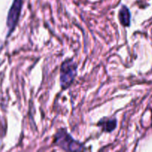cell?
<instances>
[{
	"label": "cell",
	"instance_id": "6da1fadb",
	"mask_svg": "<svg viewBox=\"0 0 152 152\" xmlns=\"http://www.w3.org/2000/svg\"><path fill=\"white\" fill-rule=\"evenodd\" d=\"M54 144L65 151H83L85 146L82 142L74 140L64 129L58 131L54 136Z\"/></svg>",
	"mask_w": 152,
	"mask_h": 152
},
{
	"label": "cell",
	"instance_id": "7a4b0ae2",
	"mask_svg": "<svg viewBox=\"0 0 152 152\" xmlns=\"http://www.w3.org/2000/svg\"><path fill=\"white\" fill-rule=\"evenodd\" d=\"M77 64L73 59H67L62 62L60 68V86L62 89H67L71 86L77 76Z\"/></svg>",
	"mask_w": 152,
	"mask_h": 152
},
{
	"label": "cell",
	"instance_id": "5b68a950",
	"mask_svg": "<svg viewBox=\"0 0 152 152\" xmlns=\"http://www.w3.org/2000/svg\"><path fill=\"white\" fill-rule=\"evenodd\" d=\"M116 119H103L99 122L98 126H100L102 129L106 132H111L117 127Z\"/></svg>",
	"mask_w": 152,
	"mask_h": 152
},
{
	"label": "cell",
	"instance_id": "3957f363",
	"mask_svg": "<svg viewBox=\"0 0 152 152\" xmlns=\"http://www.w3.org/2000/svg\"><path fill=\"white\" fill-rule=\"evenodd\" d=\"M22 0H13V4L9 10L7 18V26L8 28V35L14 30L21 13Z\"/></svg>",
	"mask_w": 152,
	"mask_h": 152
},
{
	"label": "cell",
	"instance_id": "277c9868",
	"mask_svg": "<svg viewBox=\"0 0 152 152\" xmlns=\"http://www.w3.org/2000/svg\"><path fill=\"white\" fill-rule=\"evenodd\" d=\"M119 20L122 25L124 27H129L131 25V12L128 7L123 5L119 11Z\"/></svg>",
	"mask_w": 152,
	"mask_h": 152
}]
</instances>
